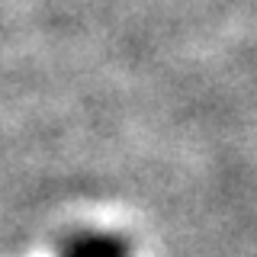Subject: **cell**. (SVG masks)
I'll return each instance as SVG.
<instances>
[{
  "label": "cell",
  "instance_id": "cell-1",
  "mask_svg": "<svg viewBox=\"0 0 257 257\" xmlns=\"http://www.w3.org/2000/svg\"><path fill=\"white\" fill-rule=\"evenodd\" d=\"M61 257H122L119 244L103 235H77L61 247Z\"/></svg>",
  "mask_w": 257,
  "mask_h": 257
}]
</instances>
